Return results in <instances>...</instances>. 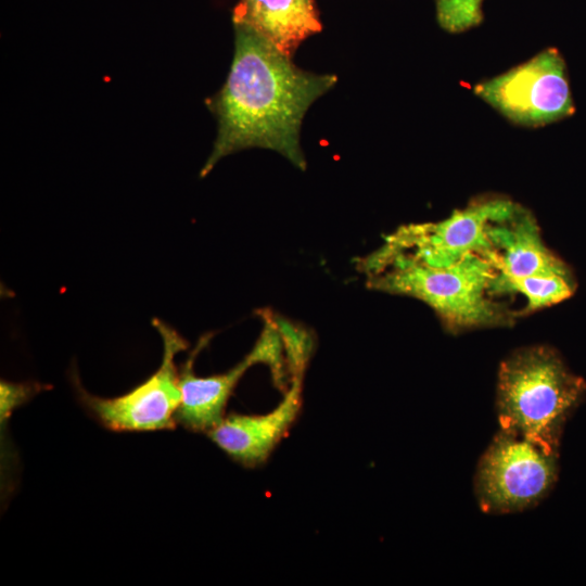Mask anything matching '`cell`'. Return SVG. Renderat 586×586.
Masks as SVG:
<instances>
[{
	"label": "cell",
	"instance_id": "6da1fadb",
	"mask_svg": "<svg viewBox=\"0 0 586 586\" xmlns=\"http://www.w3.org/2000/svg\"><path fill=\"white\" fill-rule=\"evenodd\" d=\"M233 27L230 71L220 90L206 102L217 120V136L200 177L224 157L252 148L275 151L305 170L303 119L337 77L304 71L250 26L233 23Z\"/></svg>",
	"mask_w": 586,
	"mask_h": 586
},
{
	"label": "cell",
	"instance_id": "7a4b0ae2",
	"mask_svg": "<svg viewBox=\"0 0 586 586\" xmlns=\"http://www.w3.org/2000/svg\"><path fill=\"white\" fill-rule=\"evenodd\" d=\"M358 268L370 289L425 303L450 330L510 326L514 318L492 300L489 284L497 268L481 254L468 255L447 267L395 256L375 263L359 260Z\"/></svg>",
	"mask_w": 586,
	"mask_h": 586
},
{
	"label": "cell",
	"instance_id": "3957f363",
	"mask_svg": "<svg viewBox=\"0 0 586 586\" xmlns=\"http://www.w3.org/2000/svg\"><path fill=\"white\" fill-rule=\"evenodd\" d=\"M586 391L558 353L546 345L515 349L500 364L496 412L501 430L557 450L562 425Z\"/></svg>",
	"mask_w": 586,
	"mask_h": 586
},
{
	"label": "cell",
	"instance_id": "277c9868",
	"mask_svg": "<svg viewBox=\"0 0 586 586\" xmlns=\"http://www.w3.org/2000/svg\"><path fill=\"white\" fill-rule=\"evenodd\" d=\"M517 206L504 196L477 198L443 220L400 226L360 260L375 263L404 256L428 266L447 267L468 255L481 254L494 262L489 227L511 215Z\"/></svg>",
	"mask_w": 586,
	"mask_h": 586
},
{
	"label": "cell",
	"instance_id": "5b68a950",
	"mask_svg": "<svg viewBox=\"0 0 586 586\" xmlns=\"http://www.w3.org/2000/svg\"><path fill=\"white\" fill-rule=\"evenodd\" d=\"M557 476V450L499 429L476 466L474 494L485 513L522 512L546 498Z\"/></svg>",
	"mask_w": 586,
	"mask_h": 586
},
{
	"label": "cell",
	"instance_id": "8992f818",
	"mask_svg": "<svg viewBox=\"0 0 586 586\" xmlns=\"http://www.w3.org/2000/svg\"><path fill=\"white\" fill-rule=\"evenodd\" d=\"M474 93L515 125L540 127L574 113L564 59L548 48L475 85Z\"/></svg>",
	"mask_w": 586,
	"mask_h": 586
},
{
	"label": "cell",
	"instance_id": "52a82bcc",
	"mask_svg": "<svg viewBox=\"0 0 586 586\" xmlns=\"http://www.w3.org/2000/svg\"><path fill=\"white\" fill-rule=\"evenodd\" d=\"M163 343L162 362L146 380L111 398L98 397L78 386L85 405L113 431H156L173 429L181 400L179 371L175 356L187 349L188 342L169 324L152 319Z\"/></svg>",
	"mask_w": 586,
	"mask_h": 586
},
{
	"label": "cell",
	"instance_id": "ba28073f",
	"mask_svg": "<svg viewBox=\"0 0 586 586\" xmlns=\"http://www.w3.org/2000/svg\"><path fill=\"white\" fill-rule=\"evenodd\" d=\"M303 375H294L280 404L265 415H230L208 432L232 459L256 466L265 461L295 421L302 406Z\"/></svg>",
	"mask_w": 586,
	"mask_h": 586
},
{
	"label": "cell",
	"instance_id": "9c48e42d",
	"mask_svg": "<svg viewBox=\"0 0 586 586\" xmlns=\"http://www.w3.org/2000/svg\"><path fill=\"white\" fill-rule=\"evenodd\" d=\"M488 234L495 250L496 278L571 277L565 264L545 245L533 214L520 204L511 215L494 221Z\"/></svg>",
	"mask_w": 586,
	"mask_h": 586
},
{
	"label": "cell",
	"instance_id": "30bf717a",
	"mask_svg": "<svg viewBox=\"0 0 586 586\" xmlns=\"http://www.w3.org/2000/svg\"><path fill=\"white\" fill-rule=\"evenodd\" d=\"M232 21L250 26L290 58L322 28L315 0H239Z\"/></svg>",
	"mask_w": 586,
	"mask_h": 586
},
{
	"label": "cell",
	"instance_id": "8fae6325",
	"mask_svg": "<svg viewBox=\"0 0 586 586\" xmlns=\"http://www.w3.org/2000/svg\"><path fill=\"white\" fill-rule=\"evenodd\" d=\"M205 342L190 355L179 371L181 400L176 422L194 432H209L225 417L227 402L244 372L258 359L250 352L239 364L225 373L199 377L193 372V359Z\"/></svg>",
	"mask_w": 586,
	"mask_h": 586
},
{
	"label": "cell",
	"instance_id": "7c38bea8",
	"mask_svg": "<svg viewBox=\"0 0 586 586\" xmlns=\"http://www.w3.org/2000/svg\"><path fill=\"white\" fill-rule=\"evenodd\" d=\"M574 283L572 277L532 276L513 279L495 278L489 284V294L501 295L519 293L526 300L522 315L557 304L570 297Z\"/></svg>",
	"mask_w": 586,
	"mask_h": 586
},
{
	"label": "cell",
	"instance_id": "4fadbf2b",
	"mask_svg": "<svg viewBox=\"0 0 586 586\" xmlns=\"http://www.w3.org/2000/svg\"><path fill=\"white\" fill-rule=\"evenodd\" d=\"M484 0H435L438 25L450 34L479 26L483 18Z\"/></svg>",
	"mask_w": 586,
	"mask_h": 586
},
{
	"label": "cell",
	"instance_id": "5bb4252c",
	"mask_svg": "<svg viewBox=\"0 0 586 586\" xmlns=\"http://www.w3.org/2000/svg\"><path fill=\"white\" fill-rule=\"evenodd\" d=\"M277 324L292 375H303L311 351L309 336L289 323L277 322Z\"/></svg>",
	"mask_w": 586,
	"mask_h": 586
},
{
	"label": "cell",
	"instance_id": "9a60e30c",
	"mask_svg": "<svg viewBox=\"0 0 586 586\" xmlns=\"http://www.w3.org/2000/svg\"><path fill=\"white\" fill-rule=\"evenodd\" d=\"M38 383H14L1 381V420L9 418L14 408L21 406L40 391Z\"/></svg>",
	"mask_w": 586,
	"mask_h": 586
}]
</instances>
